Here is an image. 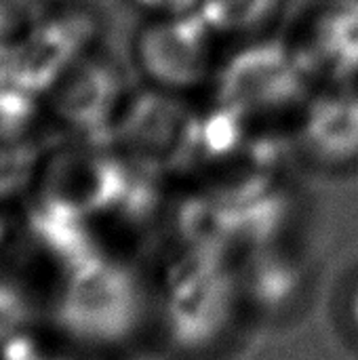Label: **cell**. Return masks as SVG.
Segmentation results:
<instances>
[{
    "mask_svg": "<svg viewBox=\"0 0 358 360\" xmlns=\"http://www.w3.org/2000/svg\"><path fill=\"white\" fill-rule=\"evenodd\" d=\"M352 314H354V323H357V327H358V291H357V295H354V308H352Z\"/></svg>",
    "mask_w": 358,
    "mask_h": 360,
    "instance_id": "obj_12",
    "label": "cell"
},
{
    "mask_svg": "<svg viewBox=\"0 0 358 360\" xmlns=\"http://www.w3.org/2000/svg\"><path fill=\"white\" fill-rule=\"evenodd\" d=\"M314 89L317 82L291 42L272 34L238 42L224 55L211 95L215 108L264 133L281 122L289 131Z\"/></svg>",
    "mask_w": 358,
    "mask_h": 360,
    "instance_id": "obj_1",
    "label": "cell"
},
{
    "mask_svg": "<svg viewBox=\"0 0 358 360\" xmlns=\"http://www.w3.org/2000/svg\"><path fill=\"white\" fill-rule=\"evenodd\" d=\"M289 131L298 154L312 169L357 171L358 82L317 84Z\"/></svg>",
    "mask_w": 358,
    "mask_h": 360,
    "instance_id": "obj_5",
    "label": "cell"
},
{
    "mask_svg": "<svg viewBox=\"0 0 358 360\" xmlns=\"http://www.w3.org/2000/svg\"><path fill=\"white\" fill-rule=\"evenodd\" d=\"M133 8H137L143 17L150 15H171V13H188L196 11L200 0H127Z\"/></svg>",
    "mask_w": 358,
    "mask_h": 360,
    "instance_id": "obj_11",
    "label": "cell"
},
{
    "mask_svg": "<svg viewBox=\"0 0 358 360\" xmlns=\"http://www.w3.org/2000/svg\"><path fill=\"white\" fill-rule=\"evenodd\" d=\"M99 30L97 13L82 4L51 6L27 44L0 65L44 97L78 59L97 49Z\"/></svg>",
    "mask_w": 358,
    "mask_h": 360,
    "instance_id": "obj_6",
    "label": "cell"
},
{
    "mask_svg": "<svg viewBox=\"0 0 358 360\" xmlns=\"http://www.w3.org/2000/svg\"><path fill=\"white\" fill-rule=\"evenodd\" d=\"M317 84L358 82V0H317L287 38Z\"/></svg>",
    "mask_w": 358,
    "mask_h": 360,
    "instance_id": "obj_7",
    "label": "cell"
},
{
    "mask_svg": "<svg viewBox=\"0 0 358 360\" xmlns=\"http://www.w3.org/2000/svg\"><path fill=\"white\" fill-rule=\"evenodd\" d=\"M131 95L124 70L95 49L49 89L44 112L72 139L110 143Z\"/></svg>",
    "mask_w": 358,
    "mask_h": 360,
    "instance_id": "obj_3",
    "label": "cell"
},
{
    "mask_svg": "<svg viewBox=\"0 0 358 360\" xmlns=\"http://www.w3.org/2000/svg\"><path fill=\"white\" fill-rule=\"evenodd\" d=\"M51 6L49 0H0V63L27 44Z\"/></svg>",
    "mask_w": 358,
    "mask_h": 360,
    "instance_id": "obj_10",
    "label": "cell"
},
{
    "mask_svg": "<svg viewBox=\"0 0 358 360\" xmlns=\"http://www.w3.org/2000/svg\"><path fill=\"white\" fill-rule=\"evenodd\" d=\"M203 114L190 97L146 86L133 91L114 133L112 148L141 162H181L196 156Z\"/></svg>",
    "mask_w": 358,
    "mask_h": 360,
    "instance_id": "obj_4",
    "label": "cell"
},
{
    "mask_svg": "<svg viewBox=\"0 0 358 360\" xmlns=\"http://www.w3.org/2000/svg\"><path fill=\"white\" fill-rule=\"evenodd\" d=\"M222 40L198 8L150 15L131 36V63L146 86L194 97L213 84L224 59Z\"/></svg>",
    "mask_w": 358,
    "mask_h": 360,
    "instance_id": "obj_2",
    "label": "cell"
},
{
    "mask_svg": "<svg viewBox=\"0 0 358 360\" xmlns=\"http://www.w3.org/2000/svg\"><path fill=\"white\" fill-rule=\"evenodd\" d=\"M44 150L32 133L0 129V200L21 192L38 177Z\"/></svg>",
    "mask_w": 358,
    "mask_h": 360,
    "instance_id": "obj_9",
    "label": "cell"
},
{
    "mask_svg": "<svg viewBox=\"0 0 358 360\" xmlns=\"http://www.w3.org/2000/svg\"><path fill=\"white\" fill-rule=\"evenodd\" d=\"M291 0H200L198 13L226 40H253L272 36Z\"/></svg>",
    "mask_w": 358,
    "mask_h": 360,
    "instance_id": "obj_8",
    "label": "cell"
}]
</instances>
